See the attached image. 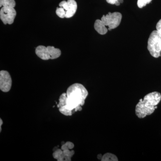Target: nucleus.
Listing matches in <instances>:
<instances>
[{"label":"nucleus","instance_id":"obj_11","mask_svg":"<svg viewBox=\"0 0 161 161\" xmlns=\"http://www.w3.org/2000/svg\"><path fill=\"white\" fill-rule=\"evenodd\" d=\"M53 157L58 161H64L63 150L61 149H57L53 154Z\"/></svg>","mask_w":161,"mask_h":161},{"label":"nucleus","instance_id":"obj_10","mask_svg":"<svg viewBox=\"0 0 161 161\" xmlns=\"http://www.w3.org/2000/svg\"><path fill=\"white\" fill-rule=\"evenodd\" d=\"M47 48L52 60L57 59L60 57L61 55V51L60 49L55 48L53 46H47Z\"/></svg>","mask_w":161,"mask_h":161},{"label":"nucleus","instance_id":"obj_20","mask_svg":"<svg viewBox=\"0 0 161 161\" xmlns=\"http://www.w3.org/2000/svg\"><path fill=\"white\" fill-rule=\"evenodd\" d=\"M15 5L16 3L14 0H9V7L11 8H14Z\"/></svg>","mask_w":161,"mask_h":161},{"label":"nucleus","instance_id":"obj_18","mask_svg":"<svg viewBox=\"0 0 161 161\" xmlns=\"http://www.w3.org/2000/svg\"><path fill=\"white\" fill-rule=\"evenodd\" d=\"M9 0H0V7L9 6Z\"/></svg>","mask_w":161,"mask_h":161},{"label":"nucleus","instance_id":"obj_13","mask_svg":"<svg viewBox=\"0 0 161 161\" xmlns=\"http://www.w3.org/2000/svg\"><path fill=\"white\" fill-rule=\"evenodd\" d=\"M63 151L64 161H71L72 157L75 154V151L70 150H63Z\"/></svg>","mask_w":161,"mask_h":161},{"label":"nucleus","instance_id":"obj_21","mask_svg":"<svg viewBox=\"0 0 161 161\" xmlns=\"http://www.w3.org/2000/svg\"><path fill=\"white\" fill-rule=\"evenodd\" d=\"M119 1V0H106L107 3L112 5H115Z\"/></svg>","mask_w":161,"mask_h":161},{"label":"nucleus","instance_id":"obj_3","mask_svg":"<svg viewBox=\"0 0 161 161\" xmlns=\"http://www.w3.org/2000/svg\"><path fill=\"white\" fill-rule=\"evenodd\" d=\"M147 48L150 54L154 58L160 57L161 36L157 31H153L150 35Z\"/></svg>","mask_w":161,"mask_h":161},{"label":"nucleus","instance_id":"obj_4","mask_svg":"<svg viewBox=\"0 0 161 161\" xmlns=\"http://www.w3.org/2000/svg\"><path fill=\"white\" fill-rule=\"evenodd\" d=\"M121 14L115 12L114 13H109L106 15L103 16L101 18L102 21L103 22L105 26L108 27V30H111L115 29L119 26L121 21Z\"/></svg>","mask_w":161,"mask_h":161},{"label":"nucleus","instance_id":"obj_14","mask_svg":"<svg viewBox=\"0 0 161 161\" xmlns=\"http://www.w3.org/2000/svg\"><path fill=\"white\" fill-rule=\"evenodd\" d=\"M67 98V97L66 93H64L60 95L59 99V102L58 104V108H60V107L66 105Z\"/></svg>","mask_w":161,"mask_h":161},{"label":"nucleus","instance_id":"obj_15","mask_svg":"<svg viewBox=\"0 0 161 161\" xmlns=\"http://www.w3.org/2000/svg\"><path fill=\"white\" fill-rule=\"evenodd\" d=\"M56 14L58 17L62 19L65 18L66 15V11L64 9L63 7H59L57 8L56 11Z\"/></svg>","mask_w":161,"mask_h":161},{"label":"nucleus","instance_id":"obj_9","mask_svg":"<svg viewBox=\"0 0 161 161\" xmlns=\"http://www.w3.org/2000/svg\"><path fill=\"white\" fill-rule=\"evenodd\" d=\"M94 27L96 31L99 34L103 35L108 32V29L101 20L97 19L95 21Z\"/></svg>","mask_w":161,"mask_h":161},{"label":"nucleus","instance_id":"obj_12","mask_svg":"<svg viewBox=\"0 0 161 161\" xmlns=\"http://www.w3.org/2000/svg\"><path fill=\"white\" fill-rule=\"evenodd\" d=\"M102 161H118V159L116 156L113 153H107L103 155Z\"/></svg>","mask_w":161,"mask_h":161},{"label":"nucleus","instance_id":"obj_16","mask_svg":"<svg viewBox=\"0 0 161 161\" xmlns=\"http://www.w3.org/2000/svg\"><path fill=\"white\" fill-rule=\"evenodd\" d=\"M75 147V145L70 142H66L63 144L61 146V149L62 150H72Z\"/></svg>","mask_w":161,"mask_h":161},{"label":"nucleus","instance_id":"obj_6","mask_svg":"<svg viewBox=\"0 0 161 161\" xmlns=\"http://www.w3.org/2000/svg\"><path fill=\"white\" fill-rule=\"evenodd\" d=\"M12 79L9 73L6 70L0 72V89L3 92H8L11 88Z\"/></svg>","mask_w":161,"mask_h":161},{"label":"nucleus","instance_id":"obj_23","mask_svg":"<svg viewBox=\"0 0 161 161\" xmlns=\"http://www.w3.org/2000/svg\"><path fill=\"white\" fill-rule=\"evenodd\" d=\"M98 157V159L101 160L102 158L103 157V155L101 154H98V157Z\"/></svg>","mask_w":161,"mask_h":161},{"label":"nucleus","instance_id":"obj_5","mask_svg":"<svg viewBox=\"0 0 161 161\" xmlns=\"http://www.w3.org/2000/svg\"><path fill=\"white\" fill-rule=\"evenodd\" d=\"M16 14V11L14 8H11L9 6L2 7L0 10V19L5 25L12 24L14 22Z\"/></svg>","mask_w":161,"mask_h":161},{"label":"nucleus","instance_id":"obj_8","mask_svg":"<svg viewBox=\"0 0 161 161\" xmlns=\"http://www.w3.org/2000/svg\"><path fill=\"white\" fill-rule=\"evenodd\" d=\"M67 3L68 4V8L66 11L65 18L68 19L72 17L75 14L77 11L78 6L75 0H68Z\"/></svg>","mask_w":161,"mask_h":161},{"label":"nucleus","instance_id":"obj_1","mask_svg":"<svg viewBox=\"0 0 161 161\" xmlns=\"http://www.w3.org/2000/svg\"><path fill=\"white\" fill-rule=\"evenodd\" d=\"M66 95L67 98L65 106L74 114L82 110L88 92L81 84L75 83L68 88Z\"/></svg>","mask_w":161,"mask_h":161},{"label":"nucleus","instance_id":"obj_19","mask_svg":"<svg viewBox=\"0 0 161 161\" xmlns=\"http://www.w3.org/2000/svg\"><path fill=\"white\" fill-rule=\"evenodd\" d=\"M156 30L161 36V19L160 20L157 24Z\"/></svg>","mask_w":161,"mask_h":161},{"label":"nucleus","instance_id":"obj_17","mask_svg":"<svg viewBox=\"0 0 161 161\" xmlns=\"http://www.w3.org/2000/svg\"><path fill=\"white\" fill-rule=\"evenodd\" d=\"M152 0H138L137 1V6L139 8H142L147 5L151 3Z\"/></svg>","mask_w":161,"mask_h":161},{"label":"nucleus","instance_id":"obj_7","mask_svg":"<svg viewBox=\"0 0 161 161\" xmlns=\"http://www.w3.org/2000/svg\"><path fill=\"white\" fill-rule=\"evenodd\" d=\"M36 53L40 59L43 60H48L51 59L49 52L47 47L40 45L38 46L36 49Z\"/></svg>","mask_w":161,"mask_h":161},{"label":"nucleus","instance_id":"obj_22","mask_svg":"<svg viewBox=\"0 0 161 161\" xmlns=\"http://www.w3.org/2000/svg\"><path fill=\"white\" fill-rule=\"evenodd\" d=\"M3 124V121L2 119H0V132L2 131V125Z\"/></svg>","mask_w":161,"mask_h":161},{"label":"nucleus","instance_id":"obj_2","mask_svg":"<svg viewBox=\"0 0 161 161\" xmlns=\"http://www.w3.org/2000/svg\"><path fill=\"white\" fill-rule=\"evenodd\" d=\"M161 100L159 92H151L146 95L143 99H140L135 108L136 115L138 118L143 119L151 115L157 108V105Z\"/></svg>","mask_w":161,"mask_h":161}]
</instances>
